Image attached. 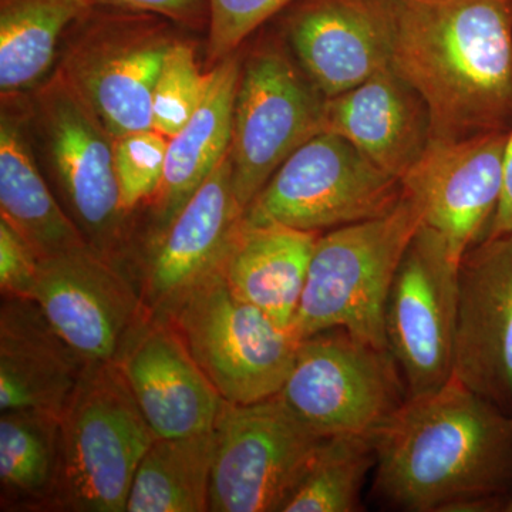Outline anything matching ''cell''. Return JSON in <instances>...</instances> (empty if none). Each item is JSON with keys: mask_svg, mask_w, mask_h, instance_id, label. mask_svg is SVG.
<instances>
[{"mask_svg": "<svg viewBox=\"0 0 512 512\" xmlns=\"http://www.w3.org/2000/svg\"><path fill=\"white\" fill-rule=\"evenodd\" d=\"M373 495L406 512L507 511L512 416L456 379L409 397L372 436Z\"/></svg>", "mask_w": 512, "mask_h": 512, "instance_id": "obj_1", "label": "cell"}, {"mask_svg": "<svg viewBox=\"0 0 512 512\" xmlns=\"http://www.w3.org/2000/svg\"><path fill=\"white\" fill-rule=\"evenodd\" d=\"M392 62L426 101L431 140L512 123V0H392Z\"/></svg>", "mask_w": 512, "mask_h": 512, "instance_id": "obj_2", "label": "cell"}, {"mask_svg": "<svg viewBox=\"0 0 512 512\" xmlns=\"http://www.w3.org/2000/svg\"><path fill=\"white\" fill-rule=\"evenodd\" d=\"M421 225L420 208L403 195L400 204L383 217L320 234L291 325L293 336L302 340L340 328L387 349V295Z\"/></svg>", "mask_w": 512, "mask_h": 512, "instance_id": "obj_3", "label": "cell"}, {"mask_svg": "<svg viewBox=\"0 0 512 512\" xmlns=\"http://www.w3.org/2000/svg\"><path fill=\"white\" fill-rule=\"evenodd\" d=\"M180 26L153 13L96 6L69 30L56 72L114 138L153 128V94Z\"/></svg>", "mask_w": 512, "mask_h": 512, "instance_id": "obj_4", "label": "cell"}, {"mask_svg": "<svg viewBox=\"0 0 512 512\" xmlns=\"http://www.w3.org/2000/svg\"><path fill=\"white\" fill-rule=\"evenodd\" d=\"M26 109L64 210L90 247L123 268L131 215L121 204L114 137L56 70L32 90Z\"/></svg>", "mask_w": 512, "mask_h": 512, "instance_id": "obj_5", "label": "cell"}, {"mask_svg": "<svg viewBox=\"0 0 512 512\" xmlns=\"http://www.w3.org/2000/svg\"><path fill=\"white\" fill-rule=\"evenodd\" d=\"M60 426L57 511L126 512L137 468L157 436L116 362L84 367Z\"/></svg>", "mask_w": 512, "mask_h": 512, "instance_id": "obj_6", "label": "cell"}, {"mask_svg": "<svg viewBox=\"0 0 512 512\" xmlns=\"http://www.w3.org/2000/svg\"><path fill=\"white\" fill-rule=\"evenodd\" d=\"M325 100L281 33L262 32L242 53L229 160L244 211L286 158L322 133Z\"/></svg>", "mask_w": 512, "mask_h": 512, "instance_id": "obj_7", "label": "cell"}, {"mask_svg": "<svg viewBox=\"0 0 512 512\" xmlns=\"http://www.w3.org/2000/svg\"><path fill=\"white\" fill-rule=\"evenodd\" d=\"M171 323L225 402L251 404L281 392L299 342L214 272L183 299Z\"/></svg>", "mask_w": 512, "mask_h": 512, "instance_id": "obj_8", "label": "cell"}, {"mask_svg": "<svg viewBox=\"0 0 512 512\" xmlns=\"http://www.w3.org/2000/svg\"><path fill=\"white\" fill-rule=\"evenodd\" d=\"M278 399L323 437H372L409 399L389 349L335 328L299 342Z\"/></svg>", "mask_w": 512, "mask_h": 512, "instance_id": "obj_9", "label": "cell"}, {"mask_svg": "<svg viewBox=\"0 0 512 512\" xmlns=\"http://www.w3.org/2000/svg\"><path fill=\"white\" fill-rule=\"evenodd\" d=\"M403 195L399 178L377 167L345 138L322 131L286 158L244 217L323 234L383 217Z\"/></svg>", "mask_w": 512, "mask_h": 512, "instance_id": "obj_10", "label": "cell"}, {"mask_svg": "<svg viewBox=\"0 0 512 512\" xmlns=\"http://www.w3.org/2000/svg\"><path fill=\"white\" fill-rule=\"evenodd\" d=\"M215 437L211 512H282L326 439L278 396L251 404L225 402Z\"/></svg>", "mask_w": 512, "mask_h": 512, "instance_id": "obj_11", "label": "cell"}, {"mask_svg": "<svg viewBox=\"0 0 512 512\" xmlns=\"http://www.w3.org/2000/svg\"><path fill=\"white\" fill-rule=\"evenodd\" d=\"M460 262L439 234L421 225L394 275L384 336L409 397L453 379Z\"/></svg>", "mask_w": 512, "mask_h": 512, "instance_id": "obj_12", "label": "cell"}, {"mask_svg": "<svg viewBox=\"0 0 512 512\" xmlns=\"http://www.w3.org/2000/svg\"><path fill=\"white\" fill-rule=\"evenodd\" d=\"M33 301L87 365L116 362L146 313L124 269L90 245L40 259Z\"/></svg>", "mask_w": 512, "mask_h": 512, "instance_id": "obj_13", "label": "cell"}, {"mask_svg": "<svg viewBox=\"0 0 512 512\" xmlns=\"http://www.w3.org/2000/svg\"><path fill=\"white\" fill-rule=\"evenodd\" d=\"M505 131L431 140L402 178L424 227L439 234L457 259L490 231L503 191Z\"/></svg>", "mask_w": 512, "mask_h": 512, "instance_id": "obj_14", "label": "cell"}, {"mask_svg": "<svg viewBox=\"0 0 512 512\" xmlns=\"http://www.w3.org/2000/svg\"><path fill=\"white\" fill-rule=\"evenodd\" d=\"M453 379L512 416V232L461 258Z\"/></svg>", "mask_w": 512, "mask_h": 512, "instance_id": "obj_15", "label": "cell"}, {"mask_svg": "<svg viewBox=\"0 0 512 512\" xmlns=\"http://www.w3.org/2000/svg\"><path fill=\"white\" fill-rule=\"evenodd\" d=\"M278 19V32L326 99L392 62V0H296Z\"/></svg>", "mask_w": 512, "mask_h": 512, "instance_id": "obj_16", "label": "cell"}, {"mask_svg": "<svg viewBox=\"0 0 512 512\" xmlns=\"http://www.w3.org/2000/svg\"><path fill=\"white\" fill-rule=\"evenodd\" d=\"M244 214L228 154L173 222L151 239L138 288L148 316L170 319L195 286L220 271Z\"/></svg>", "mask_w": 512, "mask_h": 512, "instance_id": "obj_17", "label": "cell"}, {"mask_svg": "<svg viewBox=\"0 0 512 512\" xmlns=\"http://www.w3.org/2000/svg\"><path fill=\"white\" fill-rule=\"evenodd\" d=\"M116 365L157 437L215 429L225 400L170 320L144 313L124 342Z\"/></svg>", "mask_w": 512, "mask_h": 512, "instance_id": "obj_18", "label": "cell"}, {"mask_svg": "<svg viewBox=\"0 0 512 512\" xmlns=\"http://www.w3.org/2000/svg\"><path fill=\"white\" fill-rule=\"evenodd\" d=\"M323 131L338 134L402 181L431 141L426 101L392 66L328 97Z\"/></svg>", "mask_w": 512, "mask_h": 512, "instance_id": "obj_19", "label": "cell"}, {"mask_svg": "<svg viewBox=\"0 0 512 512\" xmlns=\"http://www.w3.org/2000/svg\"><path fill=\"white\" fill-rule=\"evenodd\" d=\"M86 365L35 301L2 299L0 412L40 410L62 416Z\"/></svg>", "mask_w": 512, "mask_h": 512, "instance_id": "obj_20", "label": "cell"}, {"mask_svg": "<svg viewBox=\"0 0 512 512\" xmlns=\"http://www.w3.org/2000/svg\"><path fill=\"white\" fill-rule=\"evenodd\" d=\"M0 116V217L40 259L89 245L40 173L23 94L2 96Z\"/></svg>", "mask_w": 512, "mask_h": 512, "instance_id": "obj_21", "label": "cell"}, {"mask_svg": "<svg viewBox=\"0 0 512 512\" xmlns=\"http://www.w3.org/2000/svg\"><path fill=\"white\" fill-rule=\"evenodd\" d=\"M241 62L242 52L238 50L211 67L200 107L168 140L163 181L153 198V238L173 222L228 156Z\"/></svg>", "mask_w": 512, "mask_h": 512, "instance_id": "obj_22", "label": "cell"}, {"mask_svg": "<svg viewBox=\"0 0 512 512\" xmlns=\"http://www.w3.org/2000/svg\"><path fill=\"white\" fill-rule=\"evenodd\" d=\"M320 234L286 225L241 224L221 271L231 291L291 329Z\"/></svg>", "mask_w": 512, "mask_h": 512, "instance_id": "obj_23", "label": "cell"}, {"mask_svg": "<svg viewBox=\"0 0 512 512\" xmlns=\"http://www.w3.org/2000/svg\"><path fill=\"white\" fill-rule=\"evenodd\" d=\"M62 484L60 416L10 410L0 417V510H59Z\"/></svg>", "mask_w": 512, "mask_h": 512, "instance_id": "obj_24", "label": "cell"}, {"mask_svg": "<svg viewBox=\"0 0 512 512\" xmlns=\"http://www.w3.org/2000/svg\"><path fill=\"white\" fill-rule=\"evenodd\" d=\"M93 0H0V92L16 96L50 76L69 30Z\"/></svg>", "mask_w": 512, "mask_h": 512, "instance_id": "obj_25", "label": "cell"}, {"mask_svg": "<svg viewBox=\"0 0 512 512\" xmlns=\"http://www.w3.org/2000/svg\"><path fill=\"white\" fill-rule=\"evenodd\" d=\"M215 444V429L157 437L137 468L126 512L210 511Z\"/></svg>", "mask_w": 512, "mask_h": 512, "instance_id": "obj_26", "label": "cell"}, {"mask_svg": "<svg viewBox=\"0 0 512 512\" xmlns=\"http://www.w3.org/2000/svg\"><path fill=\"white\" fill-rule=\"evenodd\" d=\"M375 466L372 437H326L282 512L362 511L363 487Z\"/></svg>", "mask_w": 512, "mask_h": 512, "instance_id": "obj_27", "label": "cell"}, {"mask_svg": "<svg viewBox=\"0 0 512 512\" xmlns=\"http://www.w3.org/2000/svg\"><path fill=\"white\" fill-rule=\"evenodd\" d=\"M208 86L194 43L180 36L168 50L153 94V128L174 137L200 107Z\"/></svg>", "mask_w": 512, "mask_h": 512, "instance_id": "obj_28", "label": "cell"}, {"mask_svg": "<svg viewBox=\"0 0 512 512\" xmlns=\"http://www.w3.org/2000/svg\"><path fill=\"white\" fill-rule=\"evenodd\" d=\"M168 140L154 128L114 138V170L121 204L128 214L157 194L163 181Z\"/></svg>", "mask_w": 512, "mask_h": 512, "instance_id": "obj_29", "label": "cell"}, {"mask_svg": "<svg viewBox=\"0 0 512 512\" xmlns=\"http://www.w3.org/2000/svg\"><path fill=\"white\" fill-rule=\"evenodd\" d=\"M293 2L296 0H208V62L214 66L237 53L249 37Z\"/></svg>", "mask_w": 512, "mask_h": 512, "instance_id": "obj_30", "label": "cell"}, {"mask_svg": "<svg viewBox=\"0 0 512 512\" xmlns=\"http://www.w3.org/2000/svg\"><path fill=\"white\" fill-rule=\"evenodd\" d=\"M40 258L32 245L0 217V289L3 298H35Z\"/></svg>", "mask_w": 512, "mask_h": 512, "instance_id": "obj_31", "label": "cell"}, {"mask_svg": "<svg viewBox=\"0 0 512 512\" xmlns=\"http://www.w3.org/2000/svg\"><path fill=\"white\" fill-rule=\"evenodd\" d=\"M104 8L153 13L171 20L181 29L204 30L210 23L208 0H93Z\"/></svg>", "mask_w": 512, "mask_h": 512, "instance_id": "obj_32", "label": "cell"}, {"mask_svg": "<svg viewBox=\"0 0 512 512\" xmlns=\"http://www.w3.org/2000/svg\"><path fill=\"white\" fill-rule=\"evenodd\" d=\"M512 232V123L508 128L507 143H505L503 160V191H501L500 205L495 212L493 224L487 237Z\"/></svg>", "mask_w": 512, "mask_h": 512, "instance_id": "obj_33", "label": "cell"}, {"mask_svg": "<svg viewBox=\"0 0 512 512\" xmlns=\"http://www.w3.org/2000/svg\"><path fill=\"white\" fill-rule=\"evenodd\" d=\"M507 511L512 512V498H511L510 504H508Z\"/></svg>", "mask_w": 512, "mask_h": 512, "instance_id": "obj_34", "label": "cell"}]
</instances>
